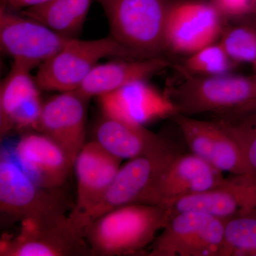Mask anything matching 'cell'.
<instances>
[{"mask_svg": "<svg viewBox=\"0 0 256 256\" xmlns=\"http://www.w3.org/2000/svg\"><path fill=\"white\" fill-rule=\"evenodd\" d=\"M172 69L174 76L168 82L165 92L178 114H208L220 119L256 110V74L200 76L188 73L178 64H174Z\"/></svg>", "mask_w": 256, "mask_h": 256, "instance_id": "6da1fadb", "label": "cell"}, {"mask_svg": "<svg viewBox=\"0 0 256 256\" xmlns=\"http://www.w3.org/2000/svg\"><path fill=\"white\" fill-rule=\"evenodd\" d=\"M170 210L132 204L118 207L92 220L82 230L90 256L139 254L151 246L170 218Z\"/></svg>", "mask_w": 256, "mask_h": 256, "instance_id": "7a4b0ae2", "label": "cell"}, {"mask_svg": "<svg viewBox=\"0 0 256 256\" xmlns=\"http://www.w3.org/2000/svg\"><path fill=\"white\" fill-rule=\"evenodd\" d=\"M110 36L142 58L165 57L166 20L176 0H96Z\"/></svg>", "mask_w": 256, "mask_h": 256, "instance_id": "3957f363", "label": "cell"}, {"mask_svg": "<svg viewBox=\"0 0 256 256\" xmlns=\"http://www.w3.org/2000/svg\"><path fill=\"white\" fill-rule=\"evenodd\" d=\"M67 202L60 188H42L24 172L12 152L0 154V212L8 222H48L66 216Z\"/></svg>", "mask_w": 256, "mask_h": 256, "instance_id": "277c9868", "label": "cell"}, {"mask_svg": "<svg viewBox=\"0 0 256 256\" xmlns=\"http://www.w3.org/2000/svg\"><path fill=\"white\" fill-rule=\"evenodd\" d=\"M146 58L128 50L114 37L95 40L72 38L54 56L38 67L35 80L40 90H76L102 58Z\"/></svg>", "mask_w": 256, "mask_h": 256, "instance_id": "5b68a950", "label": "cell"}, {"mask_svg": "<svg viewBox=\"0 0 256 256\" xmlns=\"http://www.w3.org/2000/svg\"><path fill=\"white\" fill-rule=\"evenodd\" d=\"M180 153L169 142L150 153L129 160L120 166L102 200L76 220H69L82 234L88 224L107 212L124 205L142 204L163 170Z\"/></svg>", "mask_w": 256, "mask_h": 256, "instance_id": "8992f818", "label": "cell"}, {"mask_svg": "<svg viewBox=\"0 0 256 256\" xmlns=\"http://www.w3.org/2000/svg\"><path fill=\"white\" fill-rule=\"evenodd\" d=\"M225 220L183 212L169 220L151 244L150 256H224Z\"/></svg>", "mask_w": 256, "mask_h": 256, "instance_id": "52a82bcc", "label": "cell"}, {"mask_svg": "<svg viewBox=\"0 0 256 256\" xmlns=\"http://www.w3.org/2000/svg\"><path fill=\"white\" fill-rule=\"evenodd\" d=\"M1 256H90L86 240L68 216L50 222L23 220L14 236L0 242Z\"/></svg>", "mask_w": 256, "mask_h": 256, "instance_id": "ba28073f", "label": "cell"}, {"mask_svg": "<svg viewBox=\"0 0 256 256\" xmlns=\"http://www.w3.org/2000/svg\"><path fill=\"white\" fill-rule=\"evenodd\" d=\"M226 22L210 0H176L166 20V53L188 56L218 41Z\"/></svg>", "mask_w": 256, "mask_h": 256, "instance_id": "9c48e42d", "label": "cell"}, {"mask_svg": "<svg viewBox=\"0 0 256 256\" xmlns=\"http://www.w3.org/2000/svg\"><path fill=\"white\" fill-rule=\"evenodd\" d=\"M72 38L36 20L0 6V48L30 69L52 58Z\"/></svg>", "mask_w": 256, "mask_h": 256, "instance_id": "30bf717a", "label": "cell"}, {"mask_svg": "<svg viewBox=\"0 0 256 256\" xmlns=\"http://www.w3.org/2000/svg\"><path fill=\"white\" fill-rule=\"evenodd\" d=\"M172 118L194 154L222 172L248 173L238 142L220 122L181 114Z\"/></svg>", "mask_w": 256, "mask_h": 256, "instance_id": "8fae6325", "label": "cell"}, {"mask_svg": "<svg viewBox=\"0 0 256 256\" xmlns=\"http://www.w3.org/2000/svg\"><path fill=\"white\" fill-rule=\"evenodd\" d=\"M222 172L193 153L178 154L146 194L143 204L169 208L180 198L214 188Z\"/></svg>", "mask_w": 256, "mask_h": 256, "instance_id": "7c38bea8", "label": "cell"}, {"mask_svg": "<svg viewBox=\"0 0 256 256\" xmlns=\"http://www.w3.org/2000/svg\"><path fill=\"white\" fill-rule=\"evenodd\" d=\"M168 210L171 215L192 210L225 222L252 213L256 210V175L232 174L207 191L180 198Z\"/></svg>", "mask_w": 256, "mask_h": 256, "instance_id": "4fadbf2b", "label": "cell"}, {"mask_svg": "<svg viewBox=\"0 0 256 256\" xmlns=\"http://www.w3.org/2000/svg\"><path fill=\"white\" fill-rule=\"evenodd\" d=\"M90 99L77 90L62 92L43 102L38 132L54 141L74 166L86 144L87 105Z\"/></svg>", "mask_w": 256, "mask_h": 256, "instance_id": "5bb4252c", "label": "cell"}, {"mask_svg": "<svg viewBox=\"0 0 256 256\" xmlns=\"http://www.w3.org/2000/svg\"><path fill=\"white\" fill-rule=\"evenodd\" d=\"M98 99L104 116L139 126L178 114L168 94L146 80L130 82Z\"/></svg>", "mask_w": 256, "mask_h": 256, "instance_id": "9a60e30c", "label": "cell"}, {"mask_svg": "<svg viewBox=\"0 0 256 256\" xmlns=\"http://www.w3.org/2000/svg\"><path fill=\"white\" fill-rule=\"evenodd\" d=\"M122 161L106 150L95 140L84 144L74 164L77 180L76 201L68 216L69 220H76L102 200Z\"/></svg>", "mask_w": 256, "mask_h": 256, "instance_id": "2e32d148", "label": "cell"}, {"mask_svg": "<svg viewBox=\"0 0 256 256\" xmlns=\"http://www.w3.org/2000/svg\"><path fill=\"white\" fill-rule=\"evenodd\" d=\"M12 154L32 181L50 190L62 188L74 168L63 150L40 132L24 134L15 146Z\"/></svg>", "mask_w": 256, "mask_h": 256, "instance_id": "e0dca14e", "label": "cell"}, {"mask_svg": "<svg viewBox=\"0 0 256 256\" xmlns=\"http://www.w3.org/2000/svg\"><path fill=\"white\" fill-rule=\"evenodd\" d=\"M173 64L166 57L146 58H118L98 64L82 82L77 92L87 98L100 97L140 80L172 68Z\"/></svg>", "mask_w": 256, "mask_h": 256, "instance_id": "ac0fdd59", "label": "cell"}, {"mask_svg": "<svg viewBox=\"0 0 256 256\" xmlns=\"http://www.w3.org/2000/svg\"><path fill=\"white\" fill-rule=\"evenodd\" d=\"M95 140L121 160H131L150 153L170 142L144 126L102 116L96 126Z\"/></svg>", "mask_w": 256, "mask_h": 256, "instance_id": "d6986e66", "label": "cell"}, {"mask_svg": "<svg viewBox=\"0 0 256 256\" xmlns=\"http://www.w3.org/2000/svg\"><path fill=\"white\" fill-rule=\"evenodd\" d=\"M94 0H50L28 8L21 14L40 22L57 33L69 38L82 31Z\"/></svg>", "mask_w": 256, "mask_h": 256, "instance_id": "ffe728a7", "label": "cell"}, {"mask_svg": "<svg viewBox=\"0 0 256 256\" xmlns=\"http://www.w3.org/2000/svg\"><path fill=\"white\" fill-rule=\"evenodd\" d=\"M32 69L23 64L13 62L8 75L0 86V134L4 132L10 118L35 96L40 95V89Z\"/></svg>", "mask_w": 256, "mask_h": 256, "instance_id": "44dd1931", "label": "cell"}, {"mask_svg": "<svg viewBox=\"0 0 256 256\" xmlns=\"http://www.w3.org/2000/svg\"><path fill=\"white\" fill-rule=\"evenodd\" d=\"M218 41L234 63H256V30L248 20L226 22Z\"/></svg>", "mask_w": 256, "mask_h": 256, "instance_id": "7402d4cb", "label": "cell"}, {"mask_svg": "<svg viewBox=\"0 0 256 256\" xmlns=\"http://www.w3.org/2000/svg\"><path fill=\"white\" fill-rule=\"evenodd\" d=\"M180 66L188 73L200 76H217L230 74L237 65L230 60L218 41L186 56Z\"/></svg>", "mask_w": 256, "mask_h": 256, "instance_id": "603a6c76", "label": "cell"}, {"mask_svg": "<svg viewBox=\"0 0 256 256\" xmlns=\"http://www.w3.org/2000/svg\"><path fill=\"white\" fill-rule=\"evenodd\" d=\"M224 256H256V210L225 222Z\"/></svg>", "mask_w": 256, "mask_h": 256, "instance_id": "cb8c5ba5", "label": "cell"}, {"mask_svg": "<svg viewBox=\"0 0 256 256\" xmlns=\"http://www.w3.org/2000/svg\"><path fill=\"white\" fill-rule=\"evenodd\" d=\"M218 121L234 136L244 156L247 172L256 175V110Z\"/></svg>", "mask_w": 256, "mask_h": 256, "instance_id": "d4e9b609", "label": "cell"}, {"mask_svg": "<svg viewBox=\"0 0 256 256\" xmlns=\"http://www.w3.org/2000/svg\"><path fill=\"white\" fill-rule=\"evenodd\" d=\"M210 2L226 22L256 14V0H210Z\"/></svg>", "mask_w": 256, "mask_h": 256, "instance_id": "484cf974", "label": "cell"}, {"mask_svg": "<svg viewBox=\"0 0 256 256\" xmlns=\"http://www.w3.org/2000/svg\"><path fill=\"white\" fill-rule=\"evenodd\" d=\"M50 0H0L1 6L5 9L16 12L45 4Z\"/></svg>", "mask_w": 256, "mask_h": 256, "instance_id": "4316f807", "label": "cell"}, {"mask_svg": "<svg viewBox=\"0 0 256 256\" xmlns=\"http://www.w3.org/2000/svg\"><path fill=\"white\" fill-rule=\"evenodd\" d=\"M242 20H246L248 21L249 22L252 26H254V28H256V14L252 15V16H249V18H242ZM252 66H254V70H255V74H256V63L252 65Z\"/></svg>", "mask_w": 256, "mask_h": 256, "instance_id": "83f0119b", "label": "cell"}]
</instances>
